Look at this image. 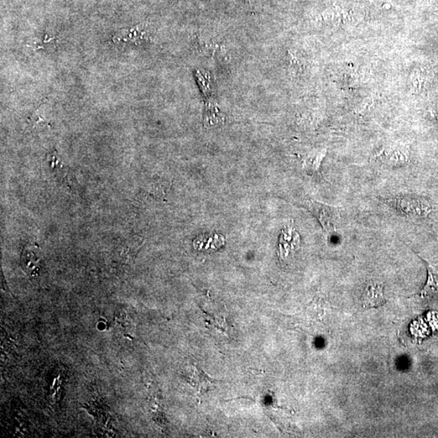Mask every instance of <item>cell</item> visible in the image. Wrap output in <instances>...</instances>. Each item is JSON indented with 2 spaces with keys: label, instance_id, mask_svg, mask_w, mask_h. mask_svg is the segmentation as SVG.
Returning a JSON list of instances; mask_svg holds the SVG:
<instances>
[{
  "label": "cell",
  "instance_id": "1",
  "mask_svg": "<svg viewBox=\"0 0 438 438\" xmlns=\"http://www.w3.org/2000/svg\"><path fill=\"white\" fill-rule=\"evenodd\" d=\"M309 206L327 234H332L336 232V223L338 218L337 208L314 201H311Z\"/></svg>",
  "mask_w": 438,
  "mask_h": 438
},
{
  "label": "cell",
  "instance_id": "2",
  "mask_svg": "<svg viewBox=\"0 0 438 438\" xmlns=\"http://www.w3.org/2000/svg\"><path fill=\"white\" fill-rule=\"evenodd\" d=\"M396 207L409 216L425 217L431 211L430 203L414 197H400L396 200Z\"/></svg>",
  "mask_w": 438,
  "mask_h": 438
},
{
  "label": "cell",
  "instance_id": "3",
  "mask_svg": "<svg viewBox=\"0 0 438 438\" xmlns=\"http://www.w3.org/2000/svg\"><path fill=\"white\" fill-rule=\"evenodd\" d=\"M364 309H373L385 303L384 286L378 283H369L364 290L361 296Z\"/></svg>",
  "mask_w": 438,
  "mask_h": 438
},
{
  "label": "cell",
  "instance_id": "4",
  "mask_svg": "<svg viewBox=\"0 0 438 438\" xmlns=\"http://www.w3.org/2000/svg\"><path fill=\"white\" fill-rule=\"evenodd\" d=\"M143 239L138 236L125 239L117 249L118 258L121 259V263L128 265L132 263L135 255L142 246Z\"/></svg>",
  "mask_w": 438,
  "mask_h": 438
},
{
  "label": "cell",
  "instance_id": "5",
  "mask_svg": "<svg viewBox=\"0 0 438 438\" xmlns=\"http://www.w3.org/2000/svg\"><path fill=\"white\" fill-rule=\"evenodd\" d=\"M41 258L36 246L25 248L22 255V269L30 278L38 277Z\"/></svg>",
  "mask_w": 438,
  "mask_h": 438
},
{
  "label": "cell",
  "instance_id": "6",
  "mask_svg": "<svg viewBox=\"0 0 438 438\" xmlns=\"http://www.w3.org/2000/svg\"><path fill=\"white\" fill-rule=\"evenodd\" d=\"M300 237L294 227H286L281 232L279 241L280 253L284 257H288L299 248Z\"/></svg>",
  "mask_w": 438,
  "mask_h": 438
},
{
  "label": "cell",
  "instance_id": "7",
  "mask_svg": "<svg viewBox=\"0 0 438 438\" xmlns=\"http://www.w3.org/2000/svg\"><path fill=\"white\" fill-rule=\"evenodd\" d=\"M425 263L427 270V278L423 289L420 292V296L422 299L430 300L438 297V273L429 263Z\"/></svg>",
  "mask_w": 438,
  "mask_h": 438
},
{
  "label": "cell",
  "instance_id": "8",
  "mask_svg": "<svg viewBox=\"0 0 438 438\" xmlns=\"http://www.w3.org/2000/svg\"><path fill=\"white\" fill-rule=\"evenodd\" d=\"M375 158L385 164L393 166L404 165L408 163L409 159L406 154L398 150H382L378 154H375Z\"/></svg>",
  "mask_w": 438,
  "mask_h": 438
},
{
  "label": "cell",
  "instance_id": "9",
  "mask_svg": "<svg viewBox=\"0 0 438 438\" xmlns=\"http://www.w3.org/2000/svg\"><path fill=\"white\" fill-rule=\"evenodd\" d=\"M326 154V150H322L314 156H310L305 161V166L311 174H317L319 171L323 159Z\"/></svg>",
  "mask_w": 438,
  "mask_h": 438
},
{
  "label": "cell",
  "instance_id": "10",
  "mask_svg": "<svg viewBox=\"0 0 438 438\" xmlns=\"http://www.w3.org/2000/svg\"><path fill=\"white\" fill-rule=\"evenodd\" d=\"M223 117L219 112V109L216 108L213 104H211L210 107H208L205 116V124L208 125H217L223 122Z\"/></svg>",
  "mask_w": 438,
  "mask_h": 438
},
{
  "label": "cell",
  "instance_id": "11",
  "mask_svg": "<svg viewBox=\"0 0 438 438\" xmlns=\"http://www.w3.org/2000/svg\"><path fill=\"white\" fill-rule=\"evenodd\" d=\"M197 81L199 83L201 88L205 93H208L211 91V83L210 81V78L208 77L207 75L204 74L200 71H198L197 73Z\"/></svg>",
  "mask_w": 438,
  "mask_h": 438
},
{
  "label": "cell",
  "instance_id": "12",
  "mask_svg": "<svg viewBox=\"0 0 438 438\" xmlns=\"http://www.w3.org/2000/svg\"><path fill=\"white\" fill-rule=\"evenodd\" d=\"M250 2L253 1V0H249Z\"/></svg>",
  "mask_w": 438,
  "mask_h": 438
}]
</instances>
